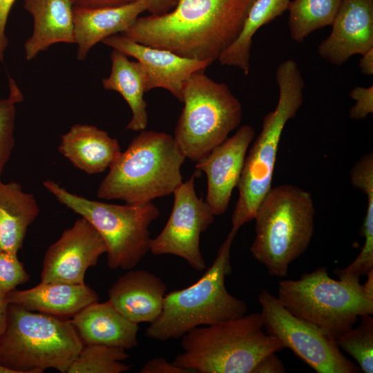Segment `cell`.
I'll list each match as a JSON object with an SVG mask.
<instances>
[{"label": "cell", "mask_w": 373, "mask_h": 373, "mask_svg": "<svg viewBox=\"0 0 373 373\" xmlns=\"http://www.w3.org/2000/svg\"><path fill=\"white\" fill-rule=\"evenodd\" d=\"M83 345L70 321L8 304L0 364L15 373H66Z\"/></svg>", "instance_id": "7"}, {"label": "cell", "mask_w": 373, "mask_h": 373, "mask_svg": "<svg viewBox=\"0 0 373 373\" xmlns=\"http://www.w3.org/2000/svg\"><path fill=\"white\" fill-rule=\"evenodd\" d=\"M184 107L174 139L186 158L198 162L228 138L242 117L240 102L225 83L204 70L193 73L182 88Z\"/></svg>", "instance_id": "10"}, {"label": "cell", "mask_w": 373, "mask_h": 373, "mask_svg": "<svg viewBox=\"0 0 373 373\" xmlns=\"http://www.w3.org/2000/svg\"><path fill=\"white\" fill-rule=\"evenodd\" d=\"M360 324L344 333L336 342L338 347L356 360L365 373L373 372V318L366 314L360 317Z\"/></svg>", "instance_id": "28"}, {"label": "cell", "mask_w": 373, "mask_h": 373, "mask_svg": "<svg viewBox=\"0 0 373 373\" xmlns=\"http://www.w3.org/2000/svg\"><path fill=\"white\" fill-rule=\"evenodd\" d=\"M8 305L6 296L0 292V336L6 326Z\"/></svg>", "instance_id": "38"}, {"label": "cell", "mask_w": 373, "mask_h": 373, "mask_svg": "<svg viewBox=\"0 0 373 373\" xmlns=\"http://www.w3.org/2000/svg\"><path fill=\"white\" fill-rule=\"evenodd\" d=\"M147 10L150 15H161L174 8L177 0H146Z\"/></svg>", "instance_id": "36"}, {"label": "cell", "mask_w": 373, "mask_h": 373, "mask_svg": "<svg viewBox=\"0 0 373 373\" xmlns=\"http://www.w3.org/2000/svg\"><path fill=\"white\" fill-rule=\"evenodd\" d=\"M58 151L75 167L90 175L109 169L122 153L115 138L88 124L73 125L61 136Z\"/></svg>", "instance_id": "20"}, {"label": "cell", "mask_w": 373, "mask_h": 373, "mask_svg": "<svg viewBox=\"0 0 373 373\" xmlns=\"http://www.w3.org/2000/svg\"><path fill=\"white\" fill-rule=\"evenodd\" d=\"M279 95L274 111L263 118L260 133L246 155L237 187L239 197L231 216V229L238 231L254 220L257 209L271 188L278 144L287 122L303 104L305 82L297 63L287 59L276 71Z\"/></svg>", "instance_id": "6"}, {"label": "cell", "mask_w": 373, "mask_h": 373, "mask_svg": "<svg viewBox=\"0 0 373 373\" xmlns=\"http://www.w3.org/2000/svg\"><path fill=\"white\" fill-rule=\"evenodd\" d=\"M39 213L37 200L17 182L0 180V250L17 254L28 227Z\"/></svg>", "instance_id": "23"}, {"label": "cell", "mask_w": 373, "mask_h": 373, "mask_svg": "<svg viewBox=\"0 0 373 373\" xmlns=\"http://www.w3.org/2000/svg\"><path fill=\"white\" fill-rule=\"evenodd\" d=\"M147 10L146 0H135L114 8H85L73 6L75 43L77 59L84 60L90 48L104 39L123 32Z\"/></svg>", "instance_id": "19"}, {"label": "cell", "mask_w": 373, "mask_h": 373, "mask_svg": "<svg viewBox=\"0 0 373 373\" xmlns=\"http://www.w3.org/2000/svg\"><path fill=\"white\" fill-rule=\"evenodd\" d=\"M126 56L135 58L146 75V92L155 88L169 91L182 101V88L194 73L204 70L211 63L181 57L169 50L145 46L122 35H113L102 41Z\"/></svg>", "instance_id": "15"}, {"label": "cell", "mask_w": 373, "mask_h": 373, "mask_svg": "<svg viewBox=\"0 0 373 373\" xmlns=\"http://www.w3.org/2000/svg\"><path fill=\"white\" fill-rule=\"evenodd\" d=\"M84 345L133 348L138 345V324L128 321L108 300L93 303L70 320Z\"/></svg>", "instance_id": "18"}, {"label": "cell", "mask_w": 373, "mask_h": 373, "mask_svg": "<svg viewBox=\"0 0 373 373\" xmlns=\"http://www.w3.org/2000/svg\"><path fill=\"white\" fill-rule=\"evenodd\" d=\"M277 352L271 353L265 356L256 365L252 373H284L285 367L276 354Z\"/></svg>", "instance_id": "34"}, {"label": "cell", "mask_w": 373, "mask_h": 373, "mask_svg": "<svg viewBox=\"0 0 373 373\" xmlns=\"http://www.w3.org/2000/svg\"><path fill=\"white\" fill-rule=\"evenodd\" d=\"M106 250L99 232L81 217L48 248L41 282L84 284L87 269L95 266Z\"/></svg>", "instance_id": "13"}, {"label": "cell", "mask_w": 373, "mask_h": 373, "mask_svg": "<svg viewBox=\"0 0 373 373\" xmlns=\"http://www.w3.org/2000/svg\"><path fill=\"white\" fill-rule=\"evenodd\" d=\"M29 278L17 254L0 250V292L3 295L27 283Z\"/></svg>", "instance_id": "30"}, {"label": "cell", "mask_w": 373, "mask_h": 373, "mask_svg": "<svg viewBox=\"0 0 373 373\" xmlns=\"http://www.w3.org/2000/svg\"><path fill=\"white\" fill-rule=\"evenodd\" d=\"M0 373H15V372L0 364Z\"/></svg>", "instance_id": "40"}, {"label": "cell", "mask_w": 373, "mask_h": 373, "mask_svg": "<svg viewBox=\"0 0 373 373\" xmlns=\"http://www.w3.org/2000/svg\"><path fill=\"white\" fill-rule=\"evenodd\" d=\"M329 35L318 47L320 57L341 66L373 48V0H343Z\"/></svg>", "instance_id": "16"}, {"label": "cell", "mask_w": 373, "mask_h": 373, "mask_svg": "<svg viewBox=\"0 0 373 373\" xmlns=\"http://www.w3.org/2000/svg\"><path fill=\"white\" fill-rule=\"evenodd\" d=\"M111 72L102 79L104 89L119 93L128 104L132 117L126 128L133 131L145 130L148 124L146 75L139 61H130L124 53L113 49L111 54Z\"/></svg>", "instance_id": "24"}, {"label": "cell", "mask_w": 373, "mask_h": 373, "mask_svg": "<svg viewBox=\"0 0 373 373\" xmlns=\"http://www.w3.org/2000/svg\"><path fill=\"white\" fill-rule=\"evenodd\" d=\"M267 333L277 338L318 373H357L360 368L341 351L336 341L291 314L268 290L258 295Z\"/></svg>", "instance_id": "11"}, {"label": "cell", "mask_w": 373, "mask_h": 373, "mask_svg": "<svg viewBox=\"0 0 373 373\" xmlns=\"http://www.w3.org/2000/svg\"><path fill=\"white\" fill-rule=\"evenodd\" d=\"M43 184L61 204L86 218L99 232L106 246L110 269H132L150 251L149 227L160 215L152 202L109 204L71 193L53 180H45Z\"/></svg>", "instance_id": "9"}, {"label": "cell", "mask_w": 373, "mask_h": 373, "mask_svg": "<svg viewBox=\"0 0 373 373\" xmlns=\"http://www.w3.org/2000/svg\"><path fill=\"white\" fill-rule=\"evenodd\" d=\"M135 0H71L73 6L85 8H104L119 7Z\"/></svg>", "instance_id": "35"}, {"label": "cell", "mask_w": 373, "mask_h": 373, "mask_svg": "<svg viewBox=\"0 0 373 373\" xmlns=\"http://www.w3.org/2000/svg\"><path fill=\"white\" fill-rule=\"evenodd\" d=\"M237 232L231 229L212 265L198 281L166 294L160 315L146 329L148 338L178 339L193 328L246 314V303L229 294L225 286V278L232 270L230 251Z\"/></svg>", "instance_id": "4"}, {"label": "cell", "mask_w": 373, "mask_h": 373, "mask_svg": "<svg viewBox=\"0 0 373 373\" xmlns=\"http://www.w3.org/2000/svg\"><path fill=\"white\" fill-rule=\"evenodd\" d=\"M291 0H255L250 7L241 32L235 41L220 55L221 65L233 66L245 75L250 71V50L256 31L287 10Z\"/></svg>", "instance_id": "25"}, {"label": "cell", "mask_w": 373, "mask_h": 373, "mask_svg": "<svg viewBox=\"0 0 373 373\" xmlns=\"http://www.w3.org/2000/svg\"><path fill=\"white\" fill-rule=\"evenodd\" d=\"M125 349L103 345L85 344L70 365L67 373H121L131 365Z\"/></svg>", "instance_id": "27"}, {"label": "cell", "mask_w": 373, "mask_h": 373, "mask_svg": "<svg viewBox=\"0 0 373 373\" xmlns=\"http://www.w3.org/2000/svg\"><path fill=\"white\" fill-rule=\"evenodd\" d=\"M277 298L291 314L335 341L361 316L373 314V298L360 281L334 280L325 266L298 280H281Z\"/></svg>", "instance_id": "8"}, {"label": "cell", "mask_w": 373, "mask_h": 373, "mask_svg": "<svg viewBox=\"0 0 373 373\" xmlns=\"http://www.w3.org/2000/svg\"><path fill=\"white\" fill-rule=\"evenodd\" d=\"M197 170L173 191L174 202L169 220L157 236L151 240L150 251L154 255H174L186 260L196 271L206 263L200 248L202 233L214 221L210 207L195 190Z\"/></svg>", "instance_id": "12"}, {"label": "cell", "mask_w": 373, "mask_h": 373, "mask_svg": "<svg viewBox=\"0 0 373 373\" xmlns=\"http://www.w3.org/2000/svg\"><path fill=\"white\" fill-rule=\"evenodd\" d=\"M263 329L260 312L193 328L172 363L193 373H252L265 356L285 348Z\"/></svg>", "instance_id": "3"}, {"label": "cell", "mask_w": 373, "mask_h": 373, "mask_svg": "<svg viewBox=\"0 0 373 373\" xmlns=\"http://www.w3.org/2000/svg\"><path fill=\"white\" fill-rule=\"evenodd\" d=\"M32 15L34 28L24 45L30 61L56 43H75L73 5L71 0H23Z\"/></svg>", "instance_id": "22"}, {"label": "cell", "mask_w": 373, "mask_h": 373, "mask_svg": "<svg viewBox=\"0 0 373 373\" xmlns=\"http://www.w3.org/2000/svg\"><path fill=\"white\" fill-rule=\"evenodd\" d=\"M255 136L250 125L240 126L233 135L196 162L195 168L207 178L206 202L214 216L224 214L237 187L249 144Z\"/></svg>", "instance_id": "14"}, {"label": "cell", "mask_w": 373, "mask_h": 373, "mask_svg": "<svg viewBox=\"0 0 373 373\" xmlns=\"http://www.w3.org/2000/svg\"><path fill=\"white\" fill-rule=\"evenodd\" d=\"M366 275L367 279L363 286L367 295L373 298V269H371Z\"/></svg>", "instance_id": "39"}, {"label": "cell", "mask_w": 373, "mask_h": 373, "mask_svg": "<svg viewBox=\"0 0 373 373\" xmlns=\"http://www.w3.org/2000/svg\"><path fill=\"white\" fill-rule=\"evenodd\" d=\"M166 286L146 270L129 269L108 291V301L128 321L136 323L154 322L160 315Z\"/></svg>", "instance_id": "17"}, {"label": "cell", "mask_w": 373, "mask_h": 373, "mask_svg": "<svg viewBox=\"0 0 373 373\" xmlns=\"http://www.w3.org/2000/svg\"><path fill=\"white\" fill-rule=\"evenodd\" d=\"M359 60V68L364 75H373V48L364 52Z\"/></svg>", "instance_id": "37"}, {"label": "cell", "mask_w": 373, "mask_h": 373, "mask_svg": "<svg viewBox=\"0 0 373 373\" xmlns=\"http://www.w3.org/2000/svg\"><path fill=\"white\" fill-rule=\"evenodd\" d=\"M8 303L55 316H73L97 302V294L84 284L43 283L25 290L15 289L6 296Z\"/></svg>", "instance_id": "21"}, {"label": "cell", "mask_w": 373, "mask_h": 373, "mask_svg": "<svg viewBox=\"0 0 373 373\" xmlns=\"http://www.w3.org/2000/svg\"><path fill=\"white\" fill-rule=\"evenodd\" d=\"M9 87V97L0 99V176L15 145L16 104L23 99L15 82L10 77Z\"/></svg>", "instance_id": "29"}, {"label": "cell", "mask_w": 373, "mask_h": 373, "mask_svg": "<svg viewBox=\"0 0 373 373\" xmlns=\"http://www.w3.org/2000/svg\"><path fill=\"white\" fill-rule=\"evenodd\" d=\"M254 1L177 0L169 12L137 17L121 35L212 64L237 39Z\"/></svg>", "instance_id": "1"}, {"label": "cell", "mask_w": 373, "mask_h": 373, "mask_svg": "<svg viewBox=\"0 0 373 373\" xmlns=\"http://www.w3.org/2000/svg\"><path fill=\"white\" fill-rule=\"evenodd\" d=\"M350 97L356 101L350 108L351 119L359 120L373 113V86L369 87L355 86L350 93Z\"/></svg>", "instance_id": "31"}, {"label": "cell", "mask_w": 373, "mask_h": 373, "mask_svg": "<svg viewBox=\"0 0 373 373\" xmlns=\"http://www.w3.org/2000/svg\"><path fill=\"white\" fill-rule=\"evenodd\" d=\"M141 373H192L190 370L169 363L164 358L157 357L148 361L140 370Z\"/></svg>", "instance_id": "32"}, {"label": "cell", "mask_w": 373, "mask_h": 373, "mask_svg": "<svg viewBox=\"0 0 373 373\" xmlns=\"http://www.w3.org/2000/svg\"><path fill=\"white\" fill-rule=\"evenodd\" d=\"M315 207L311 193L297 186L271 187L260 203L254 258L274 277L283 278L290 264L308 248L314 231Z\"/></svg>", "instance_id": "5"}, {"label": "cell", "mask_w": 373, "mask_h": 373, "mask_svg": "<svg viewBox=\"0 0 373 373\" xmlns=\"http://www.w3.org/2000/svg\"><path fill=\"white\" fill-rule=\"evenodd\" d=\"M343 0H294L291 1L288 26L290 37L301 43L312 32L331 26Z\"/></svg>", "instance_id": "26"}, {"label": "cell", "mask_w": 373, "mask_h": 373, "mask_svg": "<svg viewBox=\"0 0 373 373\" xmlns=\"http://www.w3.org/2000/svg\"><path fill=\"white\" fill-rule=\"evenodd\" d=\"M15 1V0H0V61H3L5 50L8 45L6 26Z\"/></svg>", "instance_id": "33"}, {"label": "cell", "mask_w": 373, "mask_h": 373, "mask_svg": "<svg viewBox=\"0 0 373 373\" xmlns=\"http://www.w3.org/2000/svg\"><path fill=\"white\" fill-rule=\"evenodd\" d=\"M185 159L173 136L141 131L109 168L97 195L143 204L172 194L183 182L181 166Z\"/></svg>", "instance_id": "2"}]
</instances>
